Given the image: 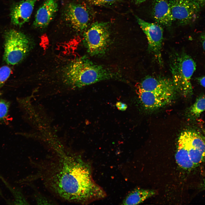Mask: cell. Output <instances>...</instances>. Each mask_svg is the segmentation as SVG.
Returning a JSON list of instances; mask_svg holds the SVG:
<instances>
[{
    "mask_svg": "<svg viewBox=\"0 0 205 205\" xmlns=\"http://www.w3.org/2000/svg\"><path fill=\"white\" fill-rule=\"evenodd\" d=\"M35 166V179L41 180L62 200L86 205L106 196L104 190L93 180L91 166L80 154L55 148Z\"/></svg>",
    "mask_w": 205,
    "mask_h": 205,
    "instance_id": "cell-1",
    "label": "cell"
},
{
    "mask_svg": "<svg viewBox=\"0 0 205 205\" xmlns=\"http://www.w3.org/2000/svg\"><path fill=\"white\" fill-rule=\"evenodd\" d=\"M118 72L96 64L83 56L70 62L64 68L62 77L67 84L82 88L101 81L118 78Z\"/></svg>",
    "mask_w": 205,
    "mask_h": 205,
    "instance_id": "cell-2",
    "label": "cell"
},
{
    "mask_svg": "<svg viewBox=\"0 0 205 205\" xmlns=\"http://www.w3.org/2000/svg\"><path fill=\"white\" fill-rule=\"evenodd\" d=\"M169 65L176 91L185 97L192 95L191 80L196 67L193 59L184 52H174L170 57Z\"/></svg>",
    "mask_w": 205,
    "mask_h": 205,
    "instance_id": "cell-3",
    "label": "cell"
},
{
    "mask_svg": "<svg viewBox=\"0 0 205 205\" xmlns=\"http://www.w3.org/2000/svg\"><path fill=\"white\" fill-rule=\"evenodd\" d=\"M181 167L192 169L205 159V137L192 130H186L178 150Z\"/></svg>",
    "mask_w": 205,
    "mask_h": 205,
    "instance_id": "cell-4",
    "label": "cell"
},
{
    "mask_svg": "<svg viewBox=\"0 0 205 205\" xmlns=\"http://www.w3.org/2000/svg\"><path fill=\"white\" fill-rule=\"evenodd\" d=\"M4 43L3 59L7 63L12 65L21 62L32 48V43L28 37L14 29L6 32Z\"/></svg>",
    "mask_w": 205,
    "mask_h": 205,
    "instance_id": "cell-5",
    "label": "cell"
},
{
    "mask_svg": "<svg viewBox=\"0 0 205 205\" xmlns=\"http://www.w3.org/2000/svg\"><path fill=\"white\" fill-rule=\"evenodd\" d=\"M110 32L107 22H97L84 31L83 42L92 56L104 54L109 46Z\"/></svg>",
    "mask_w": 205,
    "mask_h": 205,
    "instance_id": "cell-6",
    "label": "cell"
},
{
    "mask_svg": "<svg viewBox=\"0 0 205 205\" xmlns=\"http://www.w3.org/2000/svg\"><path fill=\"white\" fill-rule=\"evenodd\" d=\"M174 21L180 25L192 24L198 18L201 7L191 0H166Z\"/></svg>",
    "mask_w": 205,
    "mask_h": 205,
    "instance_id": "cell-7",
    "label": "cell"
},
{
    "mask_svg": "<svg viewBox=\"0 0 205 205\" xmlns=\"http://www.w3.org/2000/svg\"><path fill=\"white\" fill-rule=\"evenodd\" d=\"M136 18L147 37L149 51L161 64L162 63L161 52L163 40V28L157 23L146 21L137 16Z\"/></svg>",
    "mask_w": 205,
    "mask_h": 205,
    "instance_id": "cell-8",
    "label": "cell"
},
{
    "mask_svg": "<svg viewBox=\"0 0 205 205\" xmlns=\"http://www.w3.org/2000/svg\"><path fill=\"white\" fill-rule=\"evenodd\" d=\"M64 15L66 22L78 31H85L90 21V13L85 3L69 4L65 9Z\"/></svg>",
    "mask_w": 205,
    "mask_h": 205,
    "instance_id": "cell-9",
    "label": "cell"
},
{
    "mask_svg": "<svg viewBox=\"0 0 205 205\" xmlns=\"http://www.w3.org/2000/svg\"><path fill=\"white\" fill-rule=\"evenodd\" d=\"M136 92L143 106L146 109H158L169 104L175 94L159 93L146 91L136 86Z\"/></svg>",
    "mask_w": 205,
    "mask_h": 205,
    "instance_id": "cell-10",
    "label": "cell"
},
{
    "mask_svg": "<svg viewBox=\"0 0 205 205\" xmlns=\"http://www.w3.org/2000/svg\"><path fill=\"white\" fill-rule=\"evenodd\" d=\"M136 86L145 91L159 93L175 94L177 91L172 80L165 77L148 76Z\"/></svg>",
    "mask_w": 205,
    "mask_h": 205,
    "instance_id": "cell-11",
    "label": "cell"
},
{
    "mask_svg": "<svg viewBox=\"0 0 205 205\" xmlns=\"http://www.w3.org/2000/svg\"><path fill=\"white\" fill-rule=\"evenodd\" d=\"M58 9V4L56 0H46L36 12L33 26L39 28L47 27L54 19Z\"/></svg>",
    "mask_w": 205,
    "mask_h": 205,
    "instance_id": "cell-12",
    "label": "cell"
},
{
    "mask_svg": "<svg viewBox=\"0 0 205 205\" xmlns=\"http://www.w3.org/2000/svg\"><path fill=\"white\" fill-rule=\"evenodd\" d=\"M38 0H23L15 5L12 7L10 14L12 23L20 26L28 22Z\"/></svg>",
    "mask_w": 205,
    "mask_h": 205,
    "instance_id": "cell-13",
    "label": "cell"
},
{
    "mask_svg": "<svg viewBox=\"0 0 205 205\" xmlns=\"http://www.w3.org/2000/svg\"><path fill=\"white\" fill-rule=\"evenodd\" d=\"M152 15L157 23L170 26L174 21L171 9L166 0H153Z\"/></svg>",
    "mask_w": 205,
    "mask_h": 205,
    "instance_id": "cell-14",
    "label": "cell"
},
{
    "mask_svg": "<svg viewBox=\"0 0 205 205\" xmlns=\"http://www.w3.org/2000/svg\"><path fill=\"white\" fill-rule=\"evenodd\" d=\"M155 194L156 192L153 190L137 188L128 194L124 200L122 204H138Z\"/></svg>",
    "mask_w": 205,
    "mask_h": 205,
    "instance_id": "cell-15",
    "label": "cell"
},
{
    "mask_svg": "<svg viewBox=\"0 0 205 205\" xmlns=\"http://www.w3.org/2000/svg\"><path fill=\"white\" fill-rule=\"evenodd\" d=\"M205 110V96L199 97L190 108L189 114L193 118L198 117Z\"/></svg>",
    "mask_w": 205,
    "mask_h": 205,
    "instance_id": "cell-16",
    "label": "cell"
},
{
    "mask_svg": "<svg viewBox=\"0 0 205 205\" xmlns=\"http://www.w3.org/2000/svg\"><path fill=\"white\" fill-rule=\"evenodd\" d=\"M10 104L9 101L0 99V123L7 125L11 120L9 114Z\"/></svg>",
    "mask_w": 205,
    "mask_h": 205,
    "instance_id": "cell-17",
    "label": "cell"
},
{
    "mask_svg": "<svg viewBox=\"0 0 205 205\" xmlns=\"http://www.w3.org/2000/svg\"><path fill=\"white\" fill-rule=\"evenodd\" d=\"M11 73V68L3 66L0 68V89L9 78Z\"/></svg>",
    "mask_w": 205,
    "mask_h": 205,
    "instance_id": "cell-18",
    "label": "cell"
},
{
    "mask_svg": "<svg viewBox=\"0 0 205 205\" xmlns=\"http://www.w3.org/2000/svg\"><path fill=\"white\" fill-rule=\"evenodd\" d=\"M89 4L95 6H102L112 5L122 0H85Z\"/></svg>",
    "mask_w": 205,
    "mask_h": 205,
    "instance_id": "cell-19",
    "label": "cell"
},
{
    "mask_svg": "<svg viewBox=\"0 0 205 205\" xmlns=\"http://www.w3.org/2000/svg\"><path fill=\"white\" fill-rule=\"evenodd\" d=\"M35 200L37 204H54L52 201L45 196L36 193L35 195Z\"/></svg>",
    "mask_w": 205,
    "mask_h": 205,
    "instance_id": "cell-20",
    "label": "cell"
},
{
    "mask_svg": "<svg viewBox=\"0 0 205 205\" xmlns=\"http://www.w3.org/2000/svg\"><path fill=\"white\" fill-rule=\"evenodd\" d=\"M116 106L119 110H125L127 108V105L125 103L121 102H118L116 104Z\"/></svg>",
    "mask_w": 205,
    "mask_h": 205,
    "instance_id": "cell-21",
    "label": "cell"
},
{
    "mask_svg": "<svg viewBox=\"0 0 205 205\" xmlns=\"http://www.w3.org/2000/svg\"><path fill=\"white\" fill-rule=\"evenodd\" d=\"M196 79L201 86L205 88V76L197 77Z\"/></svg>",
    "mask_w": 205,
    "mask_h": 205,
    "instance_id": "cell-22",
    "label": "cell"
},
{
    "mask_svg": "<svg viewBox=\"0 0 205 205\" xmlns=\"http://www.w3.org/2000/svg\"><path fill=\"white\" fill-rule=\"evenodd\" d=\"M200 38L204 50L205 51V32L201 34Z\"/></svg>",
    "mask_w": 205,
    "mask_h": 205,
    "instance_id": "cell-23",
    "label": "cell"
},
{
    "mask_svg": "<svg viewBox=\"0 0 205 205\" xmlns=\"http://www.w3.org/2000/svg\"><path fill=\"white\" fill-rule=\"evenodd\" d=\"M199 5L200 7L205 6V0H191Z\"/></svg>",
    "mask_w": 205,
    "mask_h": 205,
    "instance_id": "cell-24",
    "label": "cell"
},
{
    "mask_svg": "<svg viewBox=\"0 0 205 205\" xmlns=\"http://www.w3.org/2000/svg\"><path fill=\"white\" fill-rule=\"evenodd\" d=\"M134 4L136 5H139L142 3L148 0H131Z\"/></svg>",
    "mask_w": 205,
    "mask_h": 205,
    "instance_id": "cell-25",
    "label": "cell"
}]
</instances>
